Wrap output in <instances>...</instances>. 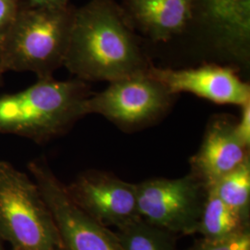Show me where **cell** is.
Segmentation results:
<instances>
[{
  "mask_svg": "<svg viewBox=\"0 0 250 250\" xmlns=\"http://www.w3.org/2000/svg\"><path fill=\"white\" fill-rule=\"evenodd\" d=\"M92 95L86 82L38 80L27 89L0 97V133L44 143L67 133L85 116Z\"/></svg>",
  "mask_w": 250,
  "mask_h": 250,
  "instance_id": "2",
  "label": "cell"
},
{
  "mask_svg": "<svg viewBox=\"0 0 250 250\" xmlns=\"http://www.w3.org/2000/svg\"><path fill=\"white\" fill-rule=\"evenodd\" d=\"M235 123L230 117L213 119L208 125L198 151L190 160V172L207 188L250 159V147L236 133Z\"/></svg>",
  "mask_w": 250,
  "mask_h": 250,
  "instance_id": "10",
  "label": "cell"
},
{
  "mask_svg": "<svg viewBox=\"0 0 250 250\" xmlns=\"http://www.w3.org/2000/svg\"><path fill=\"white\" fill-rule=\"evenodd\" d=\"M2 242H3V239L1 238V236H0V250H3V245H2Z\"/></svg>",
  "mask_w": 250,
  "mask_h": 250,
  "instance_id": "21",
  "label": "cell"
},
{
  "mask_svg": "<svg viewBox=\"0 0 250 250\" xmlns=\"http://www.w3.org/2000/svg\"><path fill=\"white\" fill-rule=\"evenodd\" d=\"M29 170L48 207L62 250H123L116 232L99 224L77 205L44 159L29 163Z\"/></svg>",
  "mask_w": 250,
  "mask_h": 250,
  "instance_id": "7",
  "label": "cell"
},
{
  "mask_svg": "<svg viewBox=\"0 0 250 250\" xmlns=\"http://www.w3.org/2000/svg\"><path fill=\"white\" fill-rule=\"evenodd\" d=\"M175 95L147 73H138L109 83L107 88L92 94L84 112L99 114L131 132L149 126L164 116L172 106Z\"/></svg>",
  "mask_w": 250,
  "mask_h": 250,
  "instance_id": "5",
  "label": "cell"
},
{
  "mask_svg": "<svg viewBox=\"0 0 250 250\" xmlns=\"http://www.w3.org/2000/svg\"><path fill=\"white\" fill-rule=\"evenodd\" d=\"M23 0H0V44L9 32Z\"/></svg>",
  "mask_w": 250,
  "mask_h": 250,
  "instance_id": "17",
  "label": "cell"
},
{
  "mask_svg": "<svg viewBox=\"0 0 250 250\" xmlns=\"http://www.w3.org/2000/svg\"><path fill=\"white\" fill-rule=\"evenodd\" d=\"M209 17L224 25L245 30L250 21V0H204Z\"/></svg>",
  "mask_w": 250,
  "mask_h": 250,
  "instance_id": "15",
  "label": "cell"
},
{
  "mask_svg": "<svg viewBox=\"0 0 250 250\" xmlns=\"http://www.w3.org/2000/svg\"><path fill=\"white\" fill-rule=\"evenodd\" d=\"M72 200L99 224L120 228L139 218L137 184L103 170L81 173L67 187Z\"/></svg>",
  "mask_w": 250,
  "mask_h": 250,
  "instance_id": "8",
  "label": "cell"
},
{
  "mask_svg": "<svg viewBox=\"0 0 250 250\" xmlns=\"http://www.w3.org/2000/svg\"><path fill=\"white\" fill-rule=\"evenodd\" d=\"M147 73L173 95L190 93L216 104L240 107L250 102V85L228 67L204 65L173 70L150 66Z\"/></svg>",
  "mask_w": 250,
  "mask_h": 250,
  "instance_id": "9",
  "label": "cell"
},
{
  "mask_svg": "<svg viewBox=\"0 0 250 250\" xmlns=\"http://www.w3.org/2000/svg\"><path fill=\"white\" fill-rule=\"evenodd\" d=\"M187 250H250V229L224 239L202 237Z\"/></svg>",
  "mask_w": 250,
  "mask_h": 250,
  "instance_id": "16",
  "label": "cell"
},
{
  "mask_svg": "<svg viewBox=\"0 0 250 250\" xmlns=\"http://www.w3.org/2000/svg\"><path fill=\"white\" fill-rule=\"evenodd\" d=\"M226 205L250 224V160L218 179L209 188Z\"/></svg>",
  "mask_w": 250,
  "mask_h": 250,
  "instance_id": "14",
  "label": "cell"
},
{
  "mask_svg": "<svg viewBox=\"0 0 250 250\" xmlns=\"http://www.w3.org/2000/svg\"><path fill=\"white\" fill-rule=\"evenodd\" d=\"M248 229H250V224L245 223L214 191L208 188L196 233L202 234V237L207 239H224Z\"/></svg>",
  "mask_w": 250,
  "mask_h": 250,
  "instance_id": "12",
  "label": "cell"
},
{
  "mask_svg": "<svg viewBox=\"0 0 250 250\" xmlns=\"http://www.w3.org/2000/svg\"><path fill=\"white\" fill-rule=\"evenodd\" d=\"M64 66L77 79L110 83L146 72L151 65L122 6L91 0L74 9Z\"/></svg>",
  "mask_w": 250,
  "mask_h": 250,
  "instance_id": "1",
  "label": "cell"
},
{
  "mask_svg": "<svg viewBox=\"0 0 250 250\" xmlns=\"http://www.w3.org/2000/svg\"><path fill=\"white\" fill-rule=\"evenodd\" d=\"M75 8L30 7L22 3L0 44L3 72H32L38 80L53 78L64 65Z\"/></svg>",
  "mask_w": 250,
  "mask_h": 250,
  "instance_id": "3",
  "label": "cell"
},
{
  "mask_svg": "<svg viewBox=\"0 0 250 250\" xmlns=\"http://www.w3.org/2000/svg\"><path fill=\"white\" fill-rule=\"evenodd\" d=\"M208 188L189 172L176 179L153 178L137 184L141 219L176 235L196 233Z\"/></svg>",
  "mask_w": 250,
  "mask_h": 250,
  "instance_id": "6",
  "label": "cell"
},
{
  "mask_svg": "<svg viewBox=\"0 0 250 250\" xmlns=\"http://www.w3.org/2000/svg\"><path fill=\"white\" fill-rule=\"evenodd\" d=\"M235 130L242 142L250 147V102L241 106V116L235 123Z\"/></svg>",
  "mask_w": 250,
  "mask_h": 250,
  "instance_id": "18",
  "label": "cell"
},
{
  "mask_svg": "<svg viewBox=\"0 0 250 250\" xmlns=\"http://www.w3.org/2000/svg\"><path fill=\"white\" fill-rule=\"evenodd\" d=\"M3 74H4V72L0 68V86L3 84Z\"/></svg>",
  "mask_w": 250,
  "mask_h": 250,
  "instance_id": "20",
  "label": "cell"
},
{
  "mask_svg": "<svg viewBox=\"0 0 250 250\" xmlns=\"http://www.w3.org/2000/svg\"><path fill=\"white\" fill-rule=\"evenodd\" d=\"M196 0H124L122 8L133 28L155 42L180 35L193 19Z\"/></svg>",
  "mask_w": 250,
  "mask_h": 250,
  "instance_id": "11",
  "label": "cell"
},
{
  "mask_svg": "<svg viewBox=\"0 0 250 250\" xmlns=\"http://www.w3.org/2000/svg\"><path fill=\"white\" fill-rule=\"evenodd\" d=\"M23 2L30 7L43 8H64L70 5L69 0H23Z\"/></svg>",
  "mask_w": 250,
  "mask_h": 250,
  "instance_id": "19",
  "label": "cell"
},
{
  "mask_svg": "<svg viewBox=\"0 0 250 250\" xmlns=\"http://www.w3.org/2000/svg\"><path fill=\"white\" fill-rule=\"evenodd\" d=\"M115 232L123 250H179L176 234L140 217L117 228Z\"/></svg>",
  "mask_w": 250,
  "mask_h": 250,
  "instance_id": "13",
  "label": "cell"
},
{
  "mask_svg": "<svg viewBox=\"0 0 250 250\" xmlns=\"http://www.w3.org/2000/svg\"><path fill=\"white\" fill-rule=\"evenodd\" d=\"M0 236L13 250H62L57 226L34 180L0 161Z\"/></svg>",
  "mask_w": 250,
  "mask_h": 250,
  "instance_id": "4",
  "label": "cell"
}]
</instances>
